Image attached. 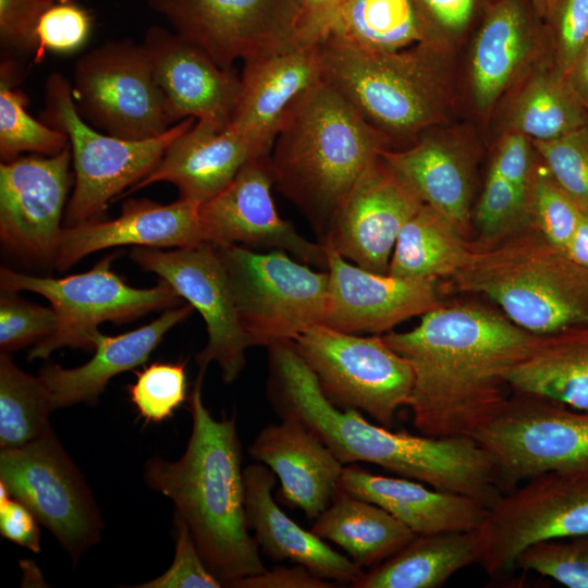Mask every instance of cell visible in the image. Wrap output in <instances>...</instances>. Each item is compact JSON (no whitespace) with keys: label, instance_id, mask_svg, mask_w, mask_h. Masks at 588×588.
Listing matches in <instances>:
<instances>
[{"label":"cell","instance_id":"cell-39","mask_svg":"<svg viewBox=\"0 0 588 588\" xmlns=\"http://www.w3.org/2000/svg\"><path fill=\"white\" fill-rule=\"evenodd\" d=\"M136 380L127 387L131 402L148 422L171 418L186 400L187 380L184 363H152L135 371Z\"/></svg>","mask_w":588,"mask_h":588},{"label":"cell","instance_id":"cell-22","mask_svg":"<svg viewBox=\"0 0 588 588\" xmlns=\"http://www.w3.org/2000/svg\"><path fill=\"white\" fill-rule=\"evenodd\" d=\"M142 44L174 123L194 118L218 130L230 125L241 87L233 69L221 68L203 49L161 26L149 27Z\"/></svg>","mask_w":588,"mask_h":588},{"label":"cell","instance_id":"cell-2","mask_svg":"<svg viewBox=\"0 0 588 588\" xmlns=\"http://www.w3.org/2000/svg\"><path fill=\"white\" fill-rule=\"evenodd\" d=\"M268 348V396L281 418L311 430L343 464H376L438 490L475 498L490 507L502 494L495 466L473 437L393 432L367 421L357 409L329 401L293 341Z\"/></svg>","mask_w":588,"mask_h":588},{"label":"cell","instance_id":"cell-23","mask_svg":"<svg viewBox=\"0 0 588 588\" xmlns=\"http://www.w3.org/2000/svg\"><path fill=\"white\" fill-rule=\"evenodd\" d=\"M199 206L184 198L167 205L130 199L115 219L63 228L53 265L63 272L89 254L123 245L154 248L199 245L206 242Z\"/></svg>","mask_w":588,"mask_h":588},{"label":"cell","instance_id":"cell-26","mask_svg":"<svg viewBox=\"0 0 588 588\" xmlns=\"http://www.w3.org/2000/svg\"><path fill=\"white\" fill-rule=\"evenodd\" d=\"M261 156L229 126L218 130L196 121L166 149L156 166L124 195L158 182L176 186L180 198L199 205L223 191L241 168Z\"/></svg>","mask_w":588,"mask_h":588},{"label":"cell","instance_id":"cell-43","mask_svg":"<svg viewBox=\"0 0 588 588\" xmlns=\"http://www.w3.org/2000/svg\"><path fill=\"white\" fill-rule=\"evenodd\" d=\"M529 195L489 170L475 219L485 243L500 238L529 222Z\"/></svg>","mask_w":588,"mask_h":588},{"label":"cell","instance_id":"cell-12","mask_svg":"<svg viewBox=\"0 0 588 588\" xmlns=\"http://www.w3.org/2000/svg\"><path fill=\"white\" fill-rule=\"evenodd\" d=\"M478 564L491 577L516 568L527 548L588 535V471H546L504 492L476 529Z\"/></svg>","mask_w":588,"mask_h":588},{"label":"cell","instance_id":"cell-6","mask_svg":"<svg viewBox=\"0 0 588 588\" xmlns=\"http://www.w3.org/2000/svg\"><path fill=\"white\" fill-rule=\"evenodd\" d=\"M322 79L389 144L415 138L444 121L450 84L444 42L368 52L321 41Z\"/></svg>","mask_w":588,"mask_h":588},{"label":"cell","instance_id":"cell-54","mask_svg":"<svg viewBox=\"0 0 588 588\" xmlns=\"http://www.w3.org/2000/svg\"><path fill=\"white\" fill-rule=\"evenodd\" d=\"M564 254L578 266L588 269V211L581 210Z\"/></svg>","mask_w":588,"mask_h":588},{"label":"cell","instance_id":"cell-28","mask_svg":"<svg viewBox=\"0 0 588 588\" xmlns=\"http://www.w3.org/2000/svg\"><path fill=\"white\" fill-rule=\"evenodd\" d=\"M193 308L188 304L164 309L150 323L114 336L97 331L93 336L95 353L82 366L69 369L45 365L39 377L48 389L52 411L78 403L96 404L114 376L145 364L164 334L185 320Z\"/></svg>","mask_w":588,"mask_h":588},{"label":"cell","instance_id":"cell-11","mask_svg":"<svg viewBox=\"0 0 588 588\" xmlns=\"http://www.w3.org/2000/svg\"><path fill=\"white\" fill-rule=\"evenodd\" d=\"M473 438L504 492L546 471H588V412L555 401L513 393Z\"/></svg>","mask_w":588,"mask_h":588},{"label":"cell","instance_id":"cell-41","mask_svg":"<svg viewBox=\"0 0 588 588\" xmlns=\"http://www.w3.org/2000/svg\"><path fill=\"white\" fill-rule=\"evenodd\" d=\"M530 224L554 247L562 250L569 242L581 209L554 182L547 169H535L528 197Z\"/></svg>","mask_w":588,"mask_h":588},{"label":"cell","instance_id":"cell-4","mask_svg":"<svg viewBox=\"0 0 588 588\" xmlns=\"http://www.w3.org/2000/svg\"><path fill=\"white\" fill-rule=\"evenodd\" d=\"M384 138L321 79L289 110L270 151L274 187L308 220L322 244Z\"/></svg>","mask_w":588,"mask_h":588},{"label":"cell","instance_id":"cell-34","mask_svg":"<svg viewBox=\"0 0 588 588\" xmlns=\"http://www.w3.org/2000/svg\"><path fill=\"white\" fill-rule=\"evenodd\" d=\"M323 40L368 52L442 42L430 32L416 0H346Z\"/></svg>","mask_w":588,"mask_h":588},{"label":"cell","instance_id":"cell-37","mask_svg":"<svg viewBox=\"0 0 588 588\" xmlns=\"http://www.w3.org/2000/svg\"><path fill=\"white\" fill-rule=\"evenodd\" d=\"M50 395L41 378L0 355V448H20L50 428Z\"/></svg>","mask_w":588,"mask_h":588},{"label":"cell","instance_id":"cell-16","mask_svg":"<svg viewBox=\"0 0 588 588\" xmlns=\"http://www.w3.org/2000/svg\"><path fill=\"white\" fill-rule=\"evenodd\" d=\"M172 30L203 49L218 65L294 38L296 0H147Z\"/></svg>","mask_w":588,"mask_h":588},{"label":"cell","instance_id":"cell-56","mask_svg":"<svg viewBox=\"0 0 588 588\" xmlns=\"http://www.w3.org/2000/svg\"><path fill=\"white\" fill-rule=\"evenodd\" d=\"M536 14L540 20H544L554 4L555 0H529Z\"/></svg>","mask_w":588,"mask_h":588},{"label":"cell","instance_id":"cell-45","mask_svg":"<svg viewBox=\"0 0 588 588\" xmlns=\"http://www.w3.org/2000/svg\"><path fill=\"white\" fill-rule=\"evenodd\" d=\"M16 293L1 290V353L9 354L30 344H36L50 335L57 327V315L52 307L29 303Z\"/></svg>","mask_w":588,"mask_h":588},{"label":"cell","instance_id":"cell-20","mask_svg":"<svg viewBox=\"0 0 588 588\" xmlns=\"http://www.w3.org/2000/svg\"><path fill=\"white\" fill-rule=\"evenodd\" d=\"M321 79V41L293 38L245 59L229 127L269 155L289 110Z\"/></svg>","mask_w":588,"mask_h":588},{"label":"cell","instance_id":"cell-38","mask_svg":"<svg viewBox=\"0 0 588 588\" xmlns=\"http://www.w3.org/2000/svg\"><path fill=\"white\" fill-rule=\"evenodd\" d=\"M21 66L10 56L0 65V157L13 160L23 152L54 156L69 139L61 131L34 119L26 110L28 97L17 87Z\"/></svg>","mask_w":588,"mask_h":588},{"label":"cell","instance_id":"cell-29","mask_svg":"<svg viewBox=\"0 0 588 588\" xmlns=\"http://www.w3.org/2000/svg\"><path fill=\"white\" fill-rule=\"evenodd\" d=\"M539 19L529 0H497L483 15L470 68L479 110L490 109L529 60Z\"/></svg>","mask_w":588,"mask_h":588},{"label":"cell","instance_id":"cell-35","mask_svg":"<svg viewBox=\"0 0 588 588\" xmlns=\"http://www.w3.org/2000/svg\"><path fill=\"white\" fill-rule=\"evenodd\" d=\"M464 236L444 215L424 204L402 228L388 274L431 280L453 277L474 250Z\"/></svg>","mask_w":588,"mask_h":588},{"label":"cell","instance_id":"cell-30","mask_svg":"<svg viewBox=\"0 0 588 588\" xmlns=\"http://www.w3.org/2000/svg\"><path fill=\"white\" fill-rule=\"evenodd\" d=\"M382 158L431 206L465 235L470 217L471 170L467 155L433 133L400 150L382 149Z\"/></svg>","mask_w":588,"mask_h":588},{"label":"cell","instance_id":"cell-10","mask_svg":"<svg viewBox=\"0 0 588 588\" xmlns=\"http://www.w3.org/2000/svg\"><path fill=\"white\" fill-rule=\"evenodd\" d=\"M72 96L95 128L125 139L159 136L174 123L143 44L110 40L75 62Z\"/></svg>","mask_w":588,"mask_h":588},{"label":"cell","instance_id":"cell-13","mask_svg":"<svg viewBox=\"0 0 588 588\" xmlns=\"http://www.w3.org/2000/svg\"><path fill=\"white\" fill-rule=\"evenodd\" d=\"M293 342L324 395L341 409L363 411L391 427L396 411L407 406L412 366L382 336H360L317 324Z\"/></svg>","mask_w":588,"mask_h":588},{"label":"cell","instance_id":"cell-42","mask_svg":"<svg viewBox=\"0 0 588 588\" xmlns=\"http://www.w3.org/2000/svg\"><path fill=\"white\" fill-rule=\"evenodd\" d=\"M516 567L569 588H588V535L532 544L520 553Z\"/></svg>","mask_w":588,"mask_h":588},{"label":"cell","instance_id":"cell-18","mask_svg":"<svg viewBox=\"0 0 588 588\" xmlns=\"http://www.w3.org/2000/svg\"><path fill=\"white\" fill-rule=\"evenodd\" d=\"M70 144L48 157H17L0 164V237L16 255L54 258L71 184Z\"/></svg>","mask_w":588,"mask_h":588},{"label":"cell","instance_id":"cell-17","mask_svg":"<svg viewBox=\"0 0 588 588\" xmlns=\"http://www.w3.org/2000/svg\"><path fill=\"white\" fill-rule=\"evenodd\" d=\"M273 186L270 154L248 160L223 191L199 206L205 241L284 250L308 266L327 270L326 246L310 242L280 217Z\"/></svg>","mask_w":588,"mask_h":588},{"label":"cell","instance_id":"cell-21","mask_svg":"<svg viewBox=\"0 0 588 588\" xmlns=\"http://www.w3.org/2000/svg\"><path fill=\"white\" fill-rule=\"evenodd\" d=\"M327 248L326 326L346 333H387L440 302L437 280L399 278L364 269Z\"/></svg>","mask_w":588,"mask_h":588},{"label":"cell","instance_id":"cell-55","mask_svg":"<svg viewBox=\"0 0 588 588\" xmlns=\"http://www.w3.org/2000/svg\"><path fill=\"white\" fill-rule=\"evenodd\" d=\"M566 78L575 95L588 109V39L566 74Z\"/></svg>","mask_w":588,"mask_h":588},{"label":"cell","instance_id":"cell-7","mask_svg":"<svg viewBox=\"0 0 588 588\" xmlns=\"http://www.w3.org/2000/svg\"><path fill=\"white\" fill-rule=\"evenodd\" d=\"M40 120L64 133L74 168V189L64 212L65 226L98 220L108 204L142 180L168 146L196 122L184 119L163 134L147 139H125L101 133L78 113L71 82L52 72L45 84Z\"/></svg>","mask_w":588,"mask_h":588},{"label":"cell","instance_id":"cell-5","mask_svg":"<svg viewBox=\"0 0 588 588\" xmlns=\"http://www.w3.org/2000/svg\"><path fill=\"white\" fill-rule=\"evenodd\" d=\"M452 279L456 290L488 296L506 318L532 333L588 327V269L530 223L474 248Z\"/></svg>","mask_w":588,"mask_h":588},{"label":"cell","instance_id":"cell-27","mask_svg":"<svg viewBox=\"0 0 588 588\" xmlns=\"http://www.w3.org/2000/svg\"><path fill=\"white\" fill-rule=\"evenodd\" d=\"M339 487L382 507L415 535L477 529L488 506L460 493L428 488L420 481L372 474L354 464L344 466Z\"/></svg>","mask_w":588,"mask_h":588},{"label":"cell","instance_id":"cell-46","mask_svg":"<svg viewBox=\"0 0 588 588\" xmlns=\"http://www.w3.org/2000/svg\"><path fill=\"white\" fill-rule=\"evenodd\" d=\"M175 553L170 567L138 588H220L222 583L206 566L186 523L174 515Z\"/></svg>","mask_w":588,"mask_h":588},{"label":"cell","instance_id":"cell-9","mask_svg":"<svg viewBox=\"0 0 588 588\" xmlns=\"http://www.w3.org/2000/svg\"><path fill=\"white\" fill-rule=\"evenodd\" d=\"M111 253L88 271L64 278L36 277L8 268L0 270L4 291H30L47 298L57 315L54 331L33 345L28 359L47 358L63 347L94 350L93 336L106 321L123 323L152 310L181 305L183 298L164 280L154 287L137 289L117 274Z\"/></svg>","mask_w":588,"mask_h":588},{"label":"cell","instance_id":"cell-3","mask_svg":"<svg viewBox=\"0 0 588 588\" xmlns=\"http://www.w3.org/2000/svg\"><path fill=\"white\" fill-rule=\"evenodd\" d=\"M204 375L199 370L189 397L193 427L185 452L173 462L150 458L144 478L150 489L172 500L206 566L230 587L266 567L248 531L235 418L211 416L201 396Z\"/></svg>","mask_w":588,"mask_h":588},{"label":"cell","instance_id":"cell-57","mask_svg":"<svg viewBox=\"0 0 588 588\" xmlns=\"http://www.w3.org/2000/svg\"><path fill=\"white\" fill-rule=\"evenodd\" d=\"M76 0H57V2H75Z\"/></svg>","mask_w":588,"mask_h":588},{"label":"cell","instance_id":"cell-31","mask_svg":"<svg viewBox=\"0 0 588 588\" xmlns=\"http://www.w3.org/2000/svg\"><path fill=\"white\" fill-rule=\"evenodd\" d=\"M513 393L588 412V327L546 335L506 376Z\"/></svg>","mask_w":588,"mask_h":588},{"label":"cell","instance_id":"cell-33","mask_svg":"<svg viewBox=\"0 0 588 588\" xmlns=\"http://www.w3.org/2000/svg\"><path fill=\"white\" fill-rule=\"evenodd\" d=\"M311 531L341 547L360 568L380 564L416 536L382 507L340 487Z\"/></svg>","mask_w":588,"mask_h":588},{"label":"cell","instance_id":"cell-36","mask_svg":"<svg viewBox=\"0 0 588 588\" xmlns=\"http://www.w3.org/2000/svg\"><path fill=\"white\" fill-rule=\"evenodd\" d=\"M587 111L555 65L540 68L515 96L507 131L531 140H551L588 124Z\"/></svg>","mask_w":588,"mask_h":588},{"label":"cell","instance_id":"cell-24","mask_svg":"<svg viewBox=\"0 0 588 588\" xmlns=\"http://www.w3.org/2000/svg\"><path fill=\"white\" fill-rule=\"evenodd\" d=\"M249 453L274 473L284 500L308 519H316L330 505L344 465L298 419L284 417L264 427Z\"/></svg>","mask_w":588,"mask_h":588},{"label":"cell","instance_id":"cell-52","mask_svg":"<svg viewBox=\"0 0 588 588\" xmlns=\"http://www.w3.org/2000/svg\"><path fill=\"white\" fill-rule=\"evenodd\" d=\"M35 515L16 499L0 501L1 536L35 553L40 552V531Z\"/></svg>","mask_w":588,"mask_h":588},{"label":"cell","instance_id":"cell-40","mask_svg":"<svg viewBox=\"0 0 588 588\" xmlns=\"http://www.w3.org/2000/svg\"><path fill=\"white\" fill-rule=\"evenodd\" d=\"M531 143L554 182L588 211V124L555 139Z\"/></svg>","mask_w":588,"mask_h":588},{"label":"cell","instance_id":"cell-15","mask_svg":"<svg viewBox=\"0 0 588 588\" xmlns=\"http://www.w3.org/2000/svg\"><path fill=\"white\" fill-rule=\"evenodd\" d=\"M132 260L144 271L156 273L201 315L208 340L196 355L199 370L216 362L224 383H232L245 367V351L252 346L235 307L230 281L209 242L184 248L139 247Z\"/></svg>","mask_w":588,"mask_h":588},{"label":"cell","instance_id":"cell-1","mask_svg":"<svg viewBox=\"0 0 588 588\" xmlns=\"http://www.w3.org/2000/svg\"><path fill=\"white\" fill-rule=\"evenodd\" d=\"M546 335L473 304L440 305L411 331L382 335L411 364L407 407L416 429L429 437H473L509 397L510 369L536 351Z\"/></svg>","mask_w":588,"mask_h":588},{"label":"cell","instance_id":"cell-53","mask_svg":"<svg viewBox=\"0 0 588 588\" xmlns=\"http://www.w3.org/2000/svg\"><path fill=\"white\" fill-rule=\"evenodd\" d=\"M346 0H296L294 39L320 42Z\"/></svg>","mask_w":588,"mask_h":588},{"label":"cell","instance_id":"cell-50","mask_svg":"<svg viewBox=\"0 0 588 588\" xmlns=\"http://www.w3.org/2000/svg\"><path fill=\"white\" fill-rule=\"evenodd\" d=\"M490 169L517 189L529 195L535 171L530 139L517 132L506 131L498 144Z\"/></svg>","mask_w":588,"mask_h":588},{"label":"cell","instance_id":"cell-32","mask_svg":"<svg viewBox=\"0 0 588 588\" xmlns=\"http://www.w3.org/2000/svg\"><path fill=\"white\" fill-rule=\"evenodd\" d=\"M476 529L416 535L396 553L364 572L354 588H437L456 572L478 563Z\"/></svg>","mask_w":588,"mask_h":588},{"label":"cell","instance_id":"cell-14","mask_svg":"<svg viewBox=\"0 0 588 588\" xmlns=\"http://www.w3.org/2000/svg\"><path fill=\"white\" fill-rule=\"evenodd\" d=\"M0 483L49 529L73 562L100 541V510L51 427L20 448L1 450Z\"/></svg>","mask_w":588,"mask_h":588},{"label":"cell","instance_id":"cell-8","mask_svg":"<svg viewBox=\"0 0 588 588\" xmlns=\"http://www.w3.org/2000/svg\"><path fill=\"white\" fill-rule=\"evenodd\" d=\"M211 244L226 271L252 346L294 341L324 323L327 270H313L284 250L256 253L238 244Z\"/></svg>","mask_w":588,"mask_h":588},{"label":"cell","instance_id":"cell-49","mask_svg":"<svg viewBox=\"0 0 588 588\" xmlns=\"http://www.w3.org/2000/svg\"><path fill=\"white\" fill-rule=\"evenodd\" d=\"M436 39L448 42L463 34L497 0H416Z\"/></svg>","mask_w":588,"mask_h":588},{"label":"cell","instance_id":"cell-51","mask_svg":"<svg viewBox=\"0 0 588 588\" xmlns=\"http://www.w3.org/2000/svg\"><path fill=\"white\" fill-rule=\"evenodd\" d=\"M336 583L321 578L301 564L277 566L260 574L233 581L230 587L237 588H331Z\"/></svg>","mask_w":588,"mask_h":588},{"label":"cell","instance_id":"cell-44","mask_svg":"<svg viewBox=\"0 0 588 588\" xmlns=\"http://www.w3.org/2000/svg\"><path fill=\"white\" fill-rule=\"evenodd\" d=\"M91 27L93 19L87 10L75 2H56L37 22L35 62L39 63L47 52H76L87 42Z\"/></svg>","mask_w":588,"mask_h":588},{"label":"cell","instance_id":"cell-48","mask_svg":"<svg viewBox=\"0 0 588 588\" xmlns=\"http://www.w3.org/2000/svg\"><path fill=\"white\" fill-rule=\"evenodd\" d=\"M57 0H0V41L5 54L35 53V28Z\"/></svg>","mask_w":588,"mask_h":588},{"label":"cell","instance_id":"cell-25","mask_svg":"<svg viewBox=\"0 0 588 588\" xmlns=\"http://www.w3.org/2000/svg\"><path fill=\"white\" fill-rule=\"evenodd\" d=\"M245 510L254 538L269 559L291 561L315 575L353 586L364 574L350 558L333 550L315 532L291 519L275 503L272 489L274 473L261 463L244 469Z\"/></svg>","mask_w":588,"mask_h":588},{"label":"cell","instance_id":"cell-47","mask_svg":"<svg viewBox=\"0 0 588 588\" xmlns=\"http://www.w3.org/2000/svg\"><path fill=\"white\" fill-rule=\"evenodd\" d=\"M544 20L551 32L555 66L566 76L588 39V0H555Z\"/></svg>","mask_w":588,"mask_h":588},{"label":"cell","instance_id":"cell-19","mask_svg":"<svg viewBox=\"0 0 588 588\" xmlns=\"http://www.w3.org/2000/svg\"><path fill=\"white\" fill-rule=\"evenodd\" d=\"M422 205L379 152L352 188L322 244L364 269L388 274L397 236Z\"/></svg>","mask_w":588,"mask_h":588}]
</instances>
